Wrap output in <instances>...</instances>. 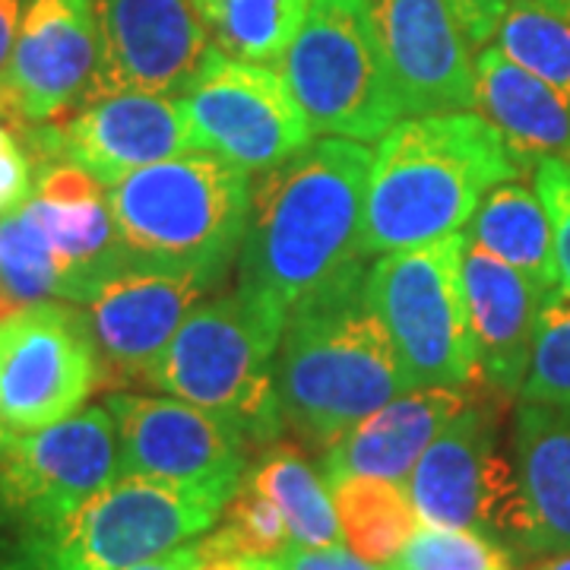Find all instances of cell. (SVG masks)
<instances>
[{"label": "cell", "mask_w": 570, "mask_h": 570, "mask_svg": "<svg viewBox=\"0 0 570 570\" xmlns=\"http://www.w3.org/2000/svg\"><path fill=\"white\" fill-rule=\"evenodd\" d=\"M245 482L276 504L295 546H307V549L343 546L330 485L324 482L321 469L311 466L295 448L279 441L269 444L264 456L247 469Z\"/></svg>", "instance_id": "484cf974"}, {"label": "cell", "mask_w": 570, "mask_h": 570, "mask_svg": "<svg viewBox=\"0 0 570 570\" xmlns=\"http://www.w3.org/2000/svg\"><path fill=\"white\" fill-rule=\"evenodd\" d=\"M223 279L130 264L86 305L105 381L146 384L187 314L209 298Z\"/></svg>", "instance_id": "e0dca14e"}, {"label": "cell", "mask_w": 570, "mask_h": 570, "mask_svg": "<svg viewBox=\"0 0 570 570\" xmlns=\"http://www.w3.org/2000/svg\"><path fill=\"white\" fill-rule=\"evenodd\" d=\"M99 58L96 0H26L0 77V121L48 124L77 108Z\"/></svg>", "instance_id": "2e32d148"}, {"label": "cell", "mask_w": 570, "mask_h": 570, "mask_svg": "<svg viewBox=\"0 0 570 570\" xmlns=\"http://www.w3.org/2000/svg\"><path fill=\"white\" fill-rule=\"evenodd\" d=\"M469 400V387H415L400 393L321 453L317 469L324 482L330 485L346 475H374L406 485L422 453Z\"/></svg>", "instance_id": "7402d4cb"}, {"label": "cell", "mask_w": 570, "mask_h": 570, "mask_svg": "<svg viewBox=\"0 0 570 570\" xmlns=\"http://www.w3.org/2000/svg\"><path fill=\"white\" fill-rule=\"evenodd\" d=\"M36 165L26 149V142L10 130V124L0 121V216L20 209L32 197Z\"/></svg>", "instance_id": "d6a6232c"}, {"label": "cell", "mask_w": 570, "mask_h": 570, "mask_svg": "<svg viewBox=\"0 0 570 570\" xmlns=\"http://www.w3.org/2000/svg\"><path fill=\"white\" fill-rule=\"evenodd\" d=\"M469 245L489 250L542 288H558L554 235L546 206L535 194V184L523 178L491 187L485 200L472 213L463 228Z\"/></svg>", "instance_id": "cb8c5ba5"}, {"label": "cell", "mask_w": 570, "mask_h": 570, "mask_svg": "<svg viewBox=\"0 0 570 570\" xmlns=\"http://www.w3.org/2000/svg\"><path fill=\"white\" fill-rule=\"evenodd\" d=\"M523 403H570V295L558 285L546 295L532 336V358L520 387Z\"/></svg>", "instance_id": "f546056e"}, {"label": "cell", "mask_w": 570, "mask_h": 570, "mask_svg": "<svg viewBox=\"0 0 570 570\" xmlns=\"http://www.w3.org/2000/svg\"><path fill=\"white\" fill-rule=\"evenodd\" d=\"M213 45L242 61L279 63L311 0H190Z\"/></svg>", "instance_id": "4316f807"}, {"label": "cell", "mask_w": 570, "mask_h": 570, "mask_svg": "<svg viewBox=\"0 0 570 570\" xmlns=\"http://www.w3.org/2000/svg\"><path fill=\"white\" fill-rule=\"evenodd\" d=\"M115 479H121L118 434L105 403L13 434L0 456V527L7 532L51 527Z\"/></svg>", "instance_id": "4fadbf2b"}, {"label": "cell", "mask_w": 570, "mask_h": 570, "mask_svg": "<svg viewBox=\"0 0 570 570\" xmlns=\"http://www.w3.org/2000/svg\"><path fill=\"white\" fill-rule=\"evenodd\" d=\"M412 390L387 326L367 295V266L355 261L285 314L276 348L283 425L324 453L348 428Z\"/></svg>", "instance_id": "3957f363"}, {"label": "cell", "mask_w": 570, "mask_h": 570, "mask_svg": "<svg viewBox=\"0 0 570 570\" xmlns=\"http://www.w3.org/2000/svg\"><path fill=\"white\" fill-rule=\"evenodd\" d=\"M527 570H570V551H561V554H546L539 564H532Z\"/></svg>", "instance_id": "f35d334b"}, {"label": "cell", "mask_w": 570, "mask_h": 570, "mask_svg": "<svg viewBox=\"0 0 570 570\" xmlns=\"http://www.w3.org/2000/svg\"><path fill=\"white\" fill-rule=\"evenodd\" d=\"M546 3H554V7H564V10H570V0H546Z\"/></svg>", "instance_id": "b9f144b4"}, {"label": "cell", "mask_w": 570, "mask_h": 570, "mask_svg": "<svg viewBox=\"0 0 570 570\" xmlns=\"http://www.w3.org/2000/svg\"><path fill=\"white\" fill-rule=\"evenodd\" d=\"M200 561H204L200 546H197V542H187V546H181V549L165 551V554L153 558V561H146V564H137L134 570H194Z\"/></svg>", "instance_id": "8d00e7d4"}, {"label": "cell", "mask_w": 570, "mask_h": 570, "mask_svg": "<svg viewBox=\"0 0 570 570\" xmlns=\"http://www.w3.org/2000/svg\"><path fill=\"white\" fill-rule=\"evenodd\" d=\"M96 39L99 58L80 105L118 92L181 99L213 51L190 0H96Z\"/></svg>", "instance_id": "9a60e30c"}, {"label": "cell", "mask_w": 570, "mask_h": 570, "mask_svg": "<svg viewBox=\"0 0 570 570\" xmlns=\"http://www.w3.org/2000/svg\"><path fill=\"white\" fill-rule=\"evenodd\" d=\"M475 108L530 163H570V102L494 45L475 55Z\"/></svg>", "instance_id": "603a6c76"}, {"label": "cell", "mask_w": 570, "mask_h": 570, "mask_svg": "<svg viewBox=\"0 0 570 570\" xmlns=\"http://www.w3.org/2000/svg\"><path fill=\"white\" fill-rule=\"evenodd\" d=\"M250 175L190 149L108 187L111 219L134 264L225 279L245 242Z\"/></svg>", "instance_id": "277c9868"}, {"label": "cell", "mask_w": 570, "mask_h": 570, "mask_svg": "<svg viewBox=\"0 0 570 570\" xmlns=\"http://www.w3.org/2000/svg\"><path fill=\"white\" fill-rule=\"evenodd\" d=\"M283 326L235 288L209 295L187 314L146 387L219 415L250 448H269L285 431L276 396Z\"/></svg>", "instance_id": "5b68a950"}, {"label": "cell", "mask_w": 570, "mask_h": 570, "mask_svg": "<svg viewBox=\"0 0 570 570\" xmlns=\"http://www.w3.org/2000/svg\"><path fill=\"white\" fill-rule=\"evenodd\" d=\"M118 434V469L225 508L250 469V441L238 428L175 396L115 390L105 396Z\"/></svg>", "instance_id": "9c48e42d"}, {"label": "cell", "mask_w": 570, "mask_h": 570, "mask_svg": "<svg viewBox=\"0 0 570 570\" xmlns=\"http://www.w3.org/2000/svg\"><path fill=\"white\" fill-rule=\"evenodd\" d=\"M194 570H247L245 558H204Z\"/></svg>", "instance_id": "74e56055"}, {"label": "cell", "mask_w": 570, "mask_h": 570, "mask_svg": "<svg viewBox=\"0 0 570 570\" xmlns=\"http://www.w3.org/2000/svg\"><path fill=\"white\" fill-rule=\"evenodd\" d=\"M371 17L409 118L475 111V58L450 0H371Z\"/></svg>", "instance_id": "ac0fdd59"}, {"label": "cell", "mask_w": 570, "mask_h": 570, "mask_svg": "<svg viewBox=\"0 0 570 570\" xmlns=\"http://www.w3.org/2000/svg\"><path fill=\"white\" fill-rule=\"evenodd\" d=\"M494 48L570 102V10L546 0H508Z\"/></svg>", "instance_id": "83f0119b"}, {"label": "cell", "mask_w": 570, "mask_h": 570, "mask_svg": "<svg viewBox=\"0 0 570 570\" xmlns=\"http://www.w3.org/2000/svg\"><path fill=\"white\" fill-rule=\"evenodd\" d=\"M371 149L326 137L250 184L235 292L283 321L362 254Z\"/></svg>", "instance_id": "6da1fadb"}, {"label": "cell", "mask_w": 570, "mask_h": 570, "mask_svg": "<svg viewBox=\"0 0 570 570\" xmlns=\"http://www.w3.org/2000/svg\"><path fill=\"white\" fill-rule=\"evenodd\" d=\"M178 102L194 149L216 153L247 175H264L317 140L283 73L216 45Z\"/></svg>", "instance_id": "8fae6325"}, {"label": "cell", "mask_w": 570, "mask_h": 570, "mask_svg": "<svg viewBox=\"0 0 570 570\" xmlns=\"http://www.w3.org/2000/svg\"><path fill=\"white\" fill-rule=\"evenodd\" d=\"M530 171L535 163L479 111L400 118L371 153L362 254L377 257L463 232L491 187Z\"/></svg>", "instance_id": "7a4b0ae2"}, {"label": "cell", "mask_w": 570, "mask_h": 570, "mask_svg": "<svg viewBox=\"0 0 570 570\" xmlns=\"http://www.w3.org/2000/svg\"><path fill=\"white\" fill-rule=\"evenodd\" d=\"M463 279L479 377L494 396L513 400L520 396L530 371L532 336L549 288L535 285L520 269L469 242L463 254Z\"/></svg>", "instance_id": "ffe728a7"}, {"label": "cell", "mask_w": 570, "mask_h": 570, "mask_svg": "<svg viewBox=\"0 0 570 570\" xmlns=\"http://www.w3.org/2000/svg\"><path fill=\"white\" fill-rule=\"evenodd\" d=\"M406 491L422 527L485 532L513 549L517 475L501 450L498 403L472 396L422 453Z\"/></svg>", "instance_id": "7c38bea8"}, {"label": "cell", "mask_w": 570, "mask_h": 570, "mask_svg": "<svg viewBox=\"0 0 570 570\" xmlns=\"http://www.w3.org/2000/svg\"><path fill=\"white\" fill-rule=\"evenodd\" d=\"M279 73L314 134L381 140L406 111L374 29L371 0H311Z\"/></svg>", "instance_id": "52a82bcc"}, {"label": "cell", "mask_w": 570, "mask_h": 570, "mask_svg": "<svg viewBox=\"0 0 570 570\" xmlns=\"http://www.w3.org/2000/svg\"><path fill=\"white\" fill-rule=\"evenodd\" d=\"M102 384L86 311L51 298L0 317V422L13 434L77 415Z\"/></svg>", "instance_id": "30bf717a"}, {"label": "cell", "mask_w": 570, "mask_h": 570, "mask_svg": "<svg viewBox=\"0 0 570 570\" xmlns=\"http://www.w3.org/2000/svg\"><path fill=\"white\" fill-rule=\"evenodd\" d=\"M456 20L463 26L466 39L472 48H482L494 39L498 22L508 10V0H450Z\"/></svg>", "instance_id": "e575fe53"}, {"label": "cell", "mask_w": 570, "mask_h": 570, "mask_svg": "<svg viewBox=\"0 0 570 570\" xmlns=\"http://www.w3.org/2000/svg\"><path fill=\"white\" fill-rule=\"evenodd\" d=\"M225 520L197 539L204 558H269L292 549V532L273 501L242 482L235 498L225 504Z\"/></svg>", "instance_id": "f1b7e54d"}, {"label": "cell", "mask_w": 570, "mask_h": 570, "mask_svg": "<svg viewBox=\"0 0 570 570\" xmlns=\"http://www.w3.org/2000/svg\"><path fill=\"white\" fill-rule=\"evenodd\" d=\"M10 441H13V431H10V428L0 422V456H3V450L10 448Z\"/></svg>", "instance_id": "60d3db41"}, {"label": "cell", "mask_w": 570, "mask_h": 570, "mask_svg": "<svg viewBox=\"0 0 570 570\" xmlns=\"http://www.w3.org/2000/svg\"><path fill=\"white\" fill-rule=\"evenodd\" d=\"M466 235L377 254L367 295L387 326L400 365L415 387H472L479 381L475 340L463 279Z\"/></svg>", "instance_id": "ba28073f"}, {"label": "cell", "mask_w": 570, "mask_h": 570, "mask_svg": "<svg viewBox=\"0 0 570 570\" xmlns=\"http://www.w3.org/2000/svg\"><path fill=\"white\" fill-rule=\"evenodd\" d=\"M517 530L513 549L570 551V403H523L513 412Z\"/></svg>", "instance_id": "44dd1931"}, {"label": "cell", "mask_w": 570, "mask_h": 570, "mask_svg": "<svg viewBox=\"0 0 570 570\" xmlns=\"http://www.w3.org/2000/svg\"><path fill=\"white\" fill-rule=\"evenodd\" d=\"M535 194L546 206L554 235V264H558V285L570 295V163L542 159L532 171Z\"/></svg>", "instance_id": "1f68e13d"}, {"label": "cell", "mask_w": 570, "mask_h": 570, "mask_svg": "<svg viewBox=\"0 0 570 570\" xmlns=\"http://www.w3.org/2000/svg\"><path fill=\"white\" fill-rule=\"evenodd\" d=\"M279 570H387L377 564H367L346 546H324V549H307V546H292L276 558Z\"/></svg>", "instance_id": "836d02e7"}, {"label": "cell", "mask_w": 570, "mask_h": 570, "mask_svg": "<svg viewBox=\"0 0 570 570\" xmlns=\"http://www.w3.org/2000/svg\"><path fill=\"white\" fill-rule=\"evenodd\" d=\"M247 570H279L276 561H269V558H245Z\"/></svg>", "instance_id": "ab89813d"}, {"label": "cell", "mask_w": 570, "mask_h": 570, "mask_svg": "<svg viewBox=\"0 0 570 570\" xmlns=\"http://www.w3.org/2000/svg\"><path fill=\"white\" fill-rule=\"evenodd\" d=\"M26 209L45 232L61 273L58 302L86 307L111 276L134 264L111 219L108 187L82 171L80 165H36L32 197L26 200Z\"/></svg>", "instance_id": "d6986e66"}, {"label": "cell", "mask_w": 570, "mask_h": 570, "mask_svg": "<svg viewBox=\"0 0 570 570\" xmlns=\"http://www.w3.org/2000/svg\"><path fill=\"white\" fill-rule=\"evenodd\" d=\"M330 494L340 517L343 546L365 558L367 564L390 568L422 527L409 501L406 485L400 482L374 475H346L330 482Z\"/></svg>", "instance_id": "d4e9b609"}, {"label": "cell", "mask_w": 570, "mask_h": 570, "mask_svg": "<svg viewBox=\"0 0 570 570\" xmlns=\"http://www.w3.org/2000/svg\"><path fill=\"white\" fill-rule=\"evenodd\" d=\"M22 13H26V0H0V77L10 63V55H13Z\"/></svg>", "instance_id": "d590c367"}, {"label": "cell", "mask_w": 570, "mask_h": 570, "mask_svg": "<svg viewBox=\"0 0 570 570\" xmlns=\"http://www.w3.org/2000/svg\"><path fill=\"white\" fill-rule=\"evenodd\" d=\"M26 149L32 165H80L105 187H115L146 165L194 149L181 102L171 96L118 92L82 102L67 118L29 124Z\"/></svg>", "instance_id": "5bb4252c"}, {"label": "cell", "mask_w": 570, "mask_h": 570, "mask_svg": "<svg viewBox=\"0 0 570 570\" xmlns=\"http://www.w3.org/2000/svg\"><path fill=\"white\" fill-rule=\"evenodd\" d=\"M387 570H517L513 551L485 532L419 527Z\"/></svg>", "instance_id": "4dcf8cb0"}, {"label": "cell", "mask_w": 570, "mask_h": 570, "mask_svg": "<svg viewBox=\"0 0 570 570\" xmlns=\"http://www.w3.org/2000/svg\"><path fill=\"white\" fill-rule=\"evenodd\" d=\"M223 510L190 491L121 475L58 523L10 532L0 570H134L197 542Z\"/></svg>", "instance_id": "8992f818"}]
</instances>
